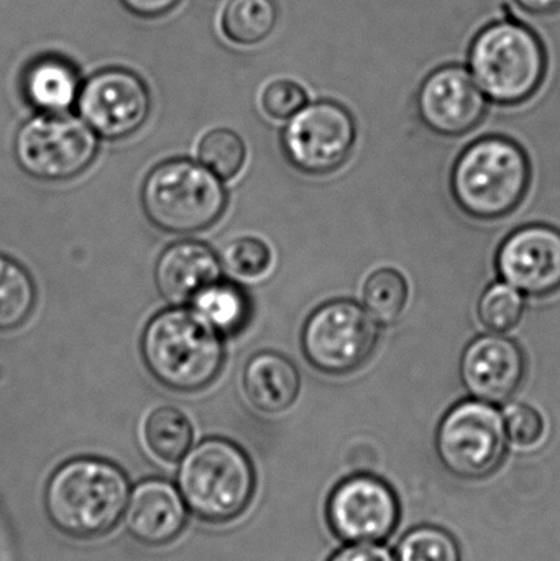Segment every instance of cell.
I'll return each mask as SVG.
<instances>
[{
    "label": "cell",
    "mask_w": 560,
    "mask_h": 561,
    "mask_svg": "<svg viewBox=\"0 0 560 561\" xmlns=\"http://www.w3.org/2000/svg\"><path fill=\"white\" fill-rule=\"evenodd\" d=\"M128 496L127 474L117 465L102 458H72L49 477L45 510L55 529L69 539L94 540L117 526Z\"/></svg>",
    "instance_id": "obj_1"
},
{
    "label": "cell",
    "mask_w": 560,
    "mask_h": 561,
    "mask_svg": "<svg viewBox=\"0 0 560 561\" xmlns=\"http://www.w3.org/2000/svg\"><path fill=\"white\" fill-rule=\"evenodd\" d=\"M141 353L151 375L180 392L207 388L219 375L224 345L193 309L163 310L148 322L141 336Z\"/></svg>",
    "instance_id": "obj_2"
},
{
    "label": "cell",
    "mask_w": 560,
    "mask_h": 561,
    "mask_svg": "<svg viewBox=\"0 0 560 561\" xmlns=\"http://www.w3.org/2000/svg\"><path fill=\"white\" fill-rule=\"evenodd\" d=\"M178 481L191 513L209 524H226L242 516L256 484L245 451L224 438H207L187 451Z\"/></svg>",
    "instance_id": "obj_3"
},
{
    "label": "cell",
    "mask_w": 560,
    "mask_h": 561,
    "mask_svg": "<svg viewBox=\"0 0 560 561\" xmlns=\"http://www.w3.org/2000/svg\"><path fill=\"white\" fill-rule=\"evenodd\" d=\"M532 167L525 151L505 137H485L470 145L453 171L459 206L482 220L500 219L525 199Z\"/></svg>",
    "instance_id": "obj_4"
},
{
    "label": "cell",
    "mask_w": 560,
    "mask_h": 561,
    "mask_svg": "<svg viewBox=\"0 0 560 561\" xmlns=\"http://www.w3.org/2000/svg\"><path fill=\"white\" fill-rule=\"evenodd\" d=\"M470 69L487 98L499 104H522L541 88L548 53L528 26L493 23L473 39Z\"/></svg>",
    "instance_id": "obj_5"
},
{
    "label": "cell",
    "mask_w": 560,
    "mask_h": 561,
    "mask_svg": "<svg viewBox=\"0 0 560 561\" xmlns=\"http://www.w3.org/2000/svg\"><path fill=\"white\" fill-rule=\"evenodd\" d=\"M141 204L158 229L187 236L216 224L226 209L227 196L219 176L204 164L170 160L148 174Z\"/></svg>",
    "instance_id": "obj_6"
},
{
    "label": "cell",
    "mask_w": 560,
    "mask_h": 561,
    "mask_svg": "<svg viewBox=\"0 0 560 561\" xmlns=\"http://www.w3.org/2000/svg\"><path fill=\"white\" fill-rule=\"evenodd\" d=\"M98 135L82 118L42 112L16 131L15 158L30 176L68 181L88 170L98 154Z\"/></svg>",
    "instance_id": "obj_7"
},
{
    "label": "cell",
    "mask_w": 560,
    "mask_h": 561,
    "mask_svg": "<svg viewBox=\"0 0 560 561\" xmlns=\"http://www.w3.org/2000/svg\"><path fill=\"white\" fill-rule=\"evenodd\" d=\"M505 419L485 401H462L447 412L436 448L444 467L462 480H483L505 460Z\"/></svg>",
    "instance_id": "obj_8"
},
{
    "label": "cell",
    "mask_w": 560,
    "mask_h": 561,
    "mask_svg": "<svg viewBox=\"0 0 560 561\" xmlns=\"http://www.w3.org/2000/svg\"><path fill=\"white\" fill-rule=\"evenodd\" d=\"M377 319L352 300H331L302 329L306 358L319 371L347 375L364 366L377 346Z\"/></svg>",
    "instance_id": "obj_9"
},
{
    "label": "cell",
    "mask_w": 560,
    "mask_h": 561,
    "mask_svg": "<svg viewBox=\"0 0 560 561\" xmlns=\"http://www.w3.org/2000/svg\"><path fill=\"white\" fill-rule=\"evenodd\" d=\"M357 127L344 105L321 101L305 105L283 131L289 163L309 174H325L345 163L354 148Z\"/></svg>",
    "instance_id": "obj_10"
},
{
    "label": "cell",
    "mask_w": 560,
    "mask_h": 561,
    "mask_svg": "<svg viewBox=\"0 0 560 561\" xmlns=\"http://www.w3.org/2000/svg\"><path fill=\"white\" fill-rule=\"evenodd\" d=\"M82 121L105 140H122L140 130L150 114L151 99L140 76L124 68L92 75L78 95Z\"/></svg>",
    "instance_id": "obj_11"
},
{
    "label": "cell",
    "mask_w": 560,
    "mask_h": 561,
    "mask_svg": "<svg viewBox=\"0 0 560 561\" xmlns=\"http://www.w3.org/2000/svg\"><path fill=\"white\" fill-rule=\"evenodd\" d=\"M400 514L395 491L368 474L342 481L328 503L329 526L345 543L385 542L397 529Z\"/></svg>",
    "instance_id": "obj_12"
},
{
    "label": "cell",
    "mask_w": 560,
    "mask_h": 561,
    "mask_svg": "<svg viewBox=\"0 0 560 561\" xmlns=\"http://www.w3.org/2000/svg\"><path fill=\"white\" fill-rule=\"evenodd\" d=\"M499 272L506 283L529 296L560 289V230L533 224L513 232L499 252Z\"/></svg>",
    "instance_id": "obj_13"
},
{
    "label": "cell",
    "mask_w": 560,
    "mask_h": 561,
    "mask_svg": "<svg viewBox=\"0 0 560 561\" xmlns=\"http://www.w3.org/2000/svg\"><path fill=\"white\" fill-rule=\"evenodd\" d=\"M421 118L441 135H464L476 128L485 115V98L472 76L460 66H444L421 85Z\"/></svg>",
    "instance_id": "obj_14"
},
{
    "label": "cell",
    "mask_w": 560,
    "mask_h": 561,
    "mask_svg": "<svg viewBox=\"0 0 560 561\" xmlns=\"http://www.w3.org/2000/svg\"><path fill=\"white\" fill-rule=\"evenodd\" d=\"M464 385L479 401H508L523 382L526 359L518 343L502 335L473 340L460 363Z\"/></svg>",
    "instance_id": "obj_15"
},
{
    "label": "cell",
    "mask_w": 560,
    "mask_h": 561,
    "mask_svg": "<svg viewBox=\"0 0 560 561\" xmlns=\"http://www.w3.org/2000/svg\"><path fill=\"white\" fill-rule=\"evenodd\" d=\"M186 503L180 491L164 480H145L128 500L127 527L134 539L148 547L176 540L186 526Z\"/></svg>",
    "instance_id": "obj_16"
},
{
    "label": "cell",
    "mask_w": 560,
    "mask_h": 561,
    "mask_svg": "<svg viewBox=\"0 0 560 561\" xmlns=\"http://www.w3.org/2000/svg\"><path fill=\"white\" fill-rule=\"evenodd\" d=\"M219 279L220 262L216 253L194 240L168 247L155 268L158 290L174 306L193 302L201 290Z\"/></svg>",
    "instance_id": "obj_17"
},
{
    "label": "cell",
    "mask_w": 560,
    "mask_h": 561,
    "mask_svg": "<svg viewBox=\"0 0 560 561\" xmlns=\"http://www.w3.org/2000/svg\"><path fill=\"white\" fill-rule=\"evenodd\" d=\"M243 388L247 398L256 409L278 414L295 404L301 378L288 358L279 353L263 352L247 363Z\"/></svg>",
    "instance_id": "obj_18"
},
{
    "label": "cell",
    "mask_w": 560,
    "mask_h": 561,
    "mask_svg": "<svg viewBox=\"0 0 560 561\" xmlns=\"http://www.w3.org/2000/svg\"><path fill=\"white\" fill-rule=\"evenodd\" d=\"M79 91L78 69L62 56H38L22 75L23 98L39 112L68 111L78 102Z\"/></svg>",
    "instance_id": "obj_19"
},
{
    "label": "cell",
    "mask_w": 560,
    "mask_h": 561,
    "mask_svg": "<svg viewBox=\"0 0 560 561\" xmlns=\"http://www.w3.org/2000/svg\"><path fill=\"white\" fill-rule=\"evenodd\" d=\"M193 310L220 336H233L249 325L252 304L242 287L219 279L194 297Z\"/></svg>",
    "instance_id": "obj_20"
},
{
    "label": "cell",
    "mask_w": 560,
    "mask_h": 561,
    "mask_svg": "<svg viewBox=\"0 0 560 561\" xmlns=\"http://www.w3.org/2000/svg\"><path fill=\"white\" fill-rule=\"evenodd\" d=\"M193 424L176 408H158L144 422V444L155 460L173 465L183 460L193 445Z\"/></svg>",
    "instance_id": "obj_21"
},
{
    "label": "cell",
    "mask_w": 560,
    "mask_h": 561,
    "mask_svg": "<svg viewBox=\"0 0 560 561\" xmlns=\"http://www.w3.org/2000/svg\"><path fill=\"white\" fill-rule=\"evenodd\" d=\"M276 19L273 0H230L222 13V30L230 42L255 45L273 32Z\"/></svg>",
    "instance_id": "obj_22"
},
{
    "label": "cell",
    "mask_w": 560,
    "mask_h": 561,
    "mask_svg": "<svg viewBox=\"0 0 560 561\" xmlns=\"http://www.w3.org/2000/svg\"><path fill=\"white\" fill-rule=\"evenodd\" d=\"M35 297L28 273L19 263L0 255V330H13L26 322Z\"/></svg>",
    "instance_id": "obj_23"
},
{
    "label": "cell",
    "mask_w": 560,
    "mask_h": 561,
    "mask_svg": "<svg viewBox=\"0 0 560 561\" xmlns=\"http://www.w3.org/2000/svg\"><path fill=\"white\" fill-rule=\"evenodd\" d=\"M408 283L395 270H380L365 283L364 302L378 322L391 323L408 302Z\"/></svg>",
    "instance_id": "obj_24"
},
{
    "label": "cell",
    "mask_w": 560,
    "mask_h": 561,
    "mask_svg": "<svg viewBox=\"0 0 560 561\" xmlns=\"http://www.w3.org/2000/svg\"><path fill=\"white\" fill-rule=\"evenodd\" d=\"M395 557L397 561H462L457 540L447 530L433 526L408 533Z\"/></svg>",
    "instance_id": "obj_25"
},
{
    "label": "cell",
    "mask_w": 560,
    "mask_h": 561,
    "mask_svg": "<svg viewBox=\"0 0 560 561\" xmlns=\"http://www.w3.org/2000/svg\"><path fill=\"white\" fill-rule=\"evenodd\" d=\"M245 145L230 130H213L201 140L199 160L222 180H232L245 163Z\"/></svg>",
    "instance_id": "obj_26"
},
{
    "label": "cell",
    "mask_w": 560,
    "mask_h": 561,
    "mask_svg": "<svg viewBox=\"0 0 560 561\" xmlns=\"http://www.w3.org/2000/svg\"><path fill=\"white\" fill-rule=\"evenodd\" d=\"M525 312V300L512 284L496 283L480 297L479 317L487 329L506 332L518 325Z\"/></svg>",
    "instance_id": "obj_27"
},
{
    "label": "cell",
    "mask_w": 560,
    "mask_h": 561,
    "mask_svg": "<svg viewBox=\"0 0 560 561\" xmlns=\"http://www.w3.org/2000/svg\"><path fill=\"white\" fill-rule=\"evenodd\" d=\"M222 262L232 275L239 278L256 279L268 272L272 253L262 240L242 237L226 247Z\"/></svg>",
    "instance_id": "obj_28"
},
{
    "label": "cell",
    "mask_w": 560,
    "mask_h": 561,
    "mask_svg": "<svg viewBox=\"0 0 560 561\" xmlns=\"http://www.w3.org/2000/svg\"><path fill=\"white\" fill-rule=\"evenodd\" d=\"M505 428L508 440L519 450H533L546 437V422L532 405L513 404L505 412Z\"/></svg>",
    "instance_id": "obj_29"
},
{
    "label": "cell",
    "mask_w": 560,
    "mask_h": 561,
    "mask_svg": "<svg viewBox=\"0 0 560 561\" xmlns=\"http://www.w3.org/2000/svg\"><path fill=\"white\" fill-rule=\"evenodd\" d=\"M263 108L270 117L285 121L306 105V92L298 82L278 79L270 82L262 95Z\"/></svg>",
    "instance_id": "obj_30"
},
{
    "label": "cell",
    "mask_w": 560,
    "mask_h": 561,
    "mask_svg": "<svg viewBox=\"0 0 560 561\" xmlns=\"http://www.w3.org/2000/svg\"><path fill=\"white\" fill-rule=\"evenodd\" d=\"M329 561H397V557L377 543H348Z\"/></svg>",
    "instance_id": "obj_31"
},
{
    "label": "cell",
    "mask_w": 560,
    "mask_h": 561,
    "mask_svg": "<svg viewBox=\"0 0 560 561\" xmlns=\"http://www.w3.org/2000/svg\"><path fill=\"white\" fill-rule=\"evenodd\" d=\"M180 0H121L122 5L141 19H157L171 12Z\"/></svg>",
    "instance_id": "obj_32"
},
{
    "label": "cell",
    "mask_w": 560,
    "mask_h": 561,
    "mask_svg": "<svg viewBox=\"0 0 560 561\" xmlns=\"http://www.w3.org/2000/svg\"><path fill=\"white\" fill-rule=\"evenodd\" d=\"M519 7L533 15H551L560 10V0H516Z\"/></svg>",
    "instance_id": "obj_33"
}]
</instances>
